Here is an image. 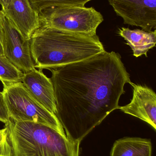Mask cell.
I'll return each mask as SVG.
<instances>
[{"label": "cell", "mask_w": 156, "mask_h": 156, "mask_svg": "<svg viewBox=\"0 0 156 156\" xmlns=\"http://www.w3.org/2000/svg\"><path fill=\"white\" fill-rule=\"evenodd\" d=\"M56 117L70 140L81 143L114 110L130 74L120 54L105 51L77 63L49 69Z\"/></svg>", "instance_id": "obj_1"}, {"label": "cell", "mask_w": 156, "mask_h": 156, "mask_svg": "<svg viewBox=\"0 0 156 156\" xmlns=\"http://www.w3.org/2000/svg\"><path fill=\"white\" fill-rule=\"evenodd\" d=\"M35 68L49 69L77 63L105 51L97 35L91 36L41 26L29 39Z\"/></svg>", "instance_id": "obj_2"}, {"label": "cell", "mask_w": 156, "mask_h": 156, "mask_svg": "<svg viewBox=\"0 0 156 156\" xmlns=\"http://www.w3.org/2000/svg\"><path fill=\"white\" fill-rule=\"evenodd\" d=\"M5 127L12 156H79L80 143L45 125L10 118Z\"/></svg>", "instance_id": "obj_3"}, {"label": "cell", "mask_w": 156, "mask_h": 156, "mask_svg": "<svg viewBox=\"0 0 156 156\" xmlns=\"http://www.w3.org/2000/svg\"><path fill=\"white\" fill-rule=\"evenodd\" d=\"M2 83L3 85L2 93L10 118L16 121L45 125L66 135L56 115L35 100L22 82Z\"/></svg>", "instance_id": "obj_4"}, {"label": "cell", "mask_w": 156, "mask_h": 156, "mask_svg": "<svg viewBox=\"0 0 156 156\" xmlns=\"http://www.w3.org/2000/svg\"><path fill=\"white\" fill-rule=\"evenodd\" d=\"M41 26L86 35H96L103 22L100 12L93 7L62 6L44 9L39 13Z\"/></svg>", "instance_id": "obj_5"}, {"label": "cell", "mask_w": 156, "mask_h": 156, "mask_svg": "<svg viewBox=\"0 0 156 156\" xmlns=\"http://www.w3.org/2000/svg\"><path fill=\"white\" fill-rule=\"evenodd\" d=\"M125 24L151 32L156 27V0H109Z\"/></svg>", "instance_id": "obj_6"}, {"label": "cell", "mask_w": 156, "mask_h": 156, "mask_svg": "<svg viewBox=\"0 0 156 156\" xmlns=\"http://www.w3.org/2000/svg\"><path fill=\"white\" fill-rule=\"evenodd\" d=\"M2 45L4 55L23 73L35 69L31 56L29 40L25 39L5 16Z\"/></svg>", "instance_id": "obj_7"}, {"label": "cell", "mask_w": 156, "mask_h": 156, "mask_svg": "<svg viewBox=\"0 0 156 156\" xmlns=\"http://www.w3.org/2000/svg\"><path fill=\"white\" fill-rule=\"evenodd\" d=\"M133 97L130 103L119 109L125 113L137 117L156 130V95L153 89L146 85L131 83Z\"/></svg>", "instance_id": "obj_8"}, {"label": "cell", "mask_w": 156, "mask_h": 156, "mask_svg": "<svg viewBox=\"0 0 156 156\" xmlns=\"http://www.w3.org/2000/svg\"><path fill=\"white\" fill-rule=\"evenodd\" d=\"M1 11L27 40H29L41 26L39 14L31 7L28 0H12L7 7Z\"/></svg>", "instance_id": "obj_9"}, {"label": "cell", "mask_w": 156, "mask_h": 156, "mask_svg": "<svg viewBox=\"0 0 156 156\" xmlns=\"http://www.w3.org/2000/svg\"><path fill=\"white\" fill-rule=\"evenodd\" d=\"M22 82L35 100L49 111L56 114L54 87L50 78H48L42 70L35 69L24 73Z\"/></svg>", "instance_id": "obj_10"}, {"label": "cell", "mask_w": 156, "mask_h": 156, "mask_svg": "<svg viewBox=\"0 0 156 156\" xmlns=\"http://www.w3.org/2000/svg\"><path fill=\"white\" fill-rule=\"evenodd\" d=\"M118 34L126 41L132 48L133 55L137 58L143 55L147 57L148 51L156 43V31L147 32L141 29L132 30L123 27L119 28Z\"/></svg>", "instance_id": "obj_11"}, {"label": "cell", "mask_w": 156, "mask_h": 156, "mask_svg": "<svg viewBox=\"0 0 156 156\" xmlns=\"http://www.w3.org/2000/svg\"><path fill=\"white\" fill-rule=\"evenodd\" d=\"M151 140L138 137H125L116 140L111 156H152Z\"/></svg>", "instance_id": "obj_12"}, {"label": "cell", "mask_w": 156, "mask_h": 156, "mask_svg": "<svg viewBox=\"0 0 156 156\" xmlns=\"http://www.w3.org/2000/svg\"><path fill=\"white\" fill-rule=\"evenodd\" d=\"M24 73L5 56H0V80L2 83H15L22 82Z\"/></svg>", "instance_id": "obj_13"}, {"label": "cell", "mask_w": 156, "mask_h": 156, "mask_svg": "<svg viewBox=\"0 0 156 156\" xmlns=\"http://www.w3.org/2000/svg\"><path fill=\"white\" fill-rule=\"evenodd\" d=\"M93 0H28L31 7L38 13L44 9L62 6H84Z\"/></svg>", "instance_id": "obj_14"}, {"label": "cell", "mask_w": 156, "mask_h": 156, "mask_svg": "<svg viewBox=\"0 0 156 156\" xmlns=\"http://www.w3.org/2000/svg\"><path fill=\"white\" fill-rule=\"evenodd\" d=\"M0 156H12V147L7 128L0 129Z\"/></svg>", "instance_id": "obj_15"}, {"label": "cell", "mask_w": 156, "mask_h": 156, "mask_svg": "<svg viewBox=\"0 0 156 156\" xmlns=\"http://www.w3.org/2000/svg\"><path fill=\"white\" fill-rule=\"evenodd\" d=\"M9 115L2 92H0V122L5 124L9 120Z\"/></svg>", "instance_id": "obj_16"}, {"label": "cell", "mask_w": 156, "mask_h": 156, "mask_svg": "<svg viewBox=\"0 0 156 156\" xmlns=\"http://www.w3.org/2000/svg\"><path fill=\"white\" fill-rule=\"evenodd\" d=\"M4 16L1 10L0 11V56H4L2 45L4 33Z\"/></svg>", "instance_id": "obj_17"}, {"label": "cell", "mask_w": 156, "mask_h": 156, "mask_svg": "<svg viewBox=\"0 0 156 156\" xmlns=\"http://www.w3.org/2000/svg\"><path fill=\"white\" fill-rule=\"evenodd\" d=\"M12 0H0V5L2 8H5L11 3Z\"/></svg>", "instance_id": "obj_18"}]
</instances>
